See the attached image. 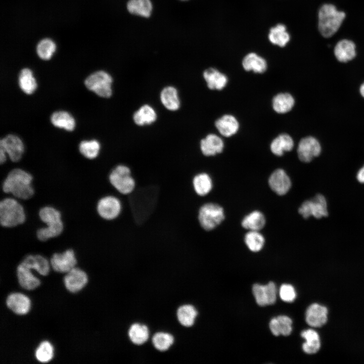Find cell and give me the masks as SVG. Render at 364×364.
Returning a JSON list of instances; mask_svg holds the SVG:
<instances>
[{"instance_id":"cell-13","label":"cell","mask_w":364,"mask_h":364,"mask_svg":"<svg viewBox=\"0 0 364 364\" xmlns=\"http://www.w3.org/2000/svg\"><path fill=\"white\" fill-rule=\"evenodd\" d=\"M277 288L273 282L266 285L254 284L252 288L257 303L261 306L273 304L277 299Z\"/></svg>"},{"instance_id":"cell-29","label":"cell","mask_w":364,"mask_h":364,"mask_svg":"<svg viewBox=\"0 0 364 364\" xmlns=\"http://www.w3.org/2000/svg\"><path fill=\"white\" fill-rule=\"evenodd\" d=\"M292 320L286 315H280L271 320L269 329L275 336L289 335L292 330Z\"/></svg>"},{"instance_id":"cell-17","label":"cell","mask_w":364,"mask_h":364,"mask_svg":"<svg viewBox=\"0 0 364 364\" xmlns=\"http://www.w3.org/2000/svg\"><path fill=\"white\" fill-rule=\"evenodd\" d=\"M224 143L218 135L210 133L202 139L200 143L202 153L205 156H214L222 152Z\"/></svg>"},{"instance_id":"cell-14","label":"cell","mask_w":364,"mask_h":364,"mask_svg":"<svg viewBox=\"0 0 364 364\" xmlns=\"http://www.w3.org/2000/svg\"><path fill=\"white\" fill-rule=\"evenodd\" d=\"M64 281L68 291L71 293H76L86 285L88 278L83 270L75 267L67 272Z\"/></svg>"},{"instance_id":"cell-32","label":"cell","mask_w":364,"mask_h":364,"mask_svg":"<svg viewBox=\"0 0 364 364\" xmlns=\"http://www.w3.org/2000/svg\"><path fill=\"white\" fill-rule=\"evenodd\" d=\"M192 185L195 193L199 196L207 195L212 188V181L206 173H200L193 178Z\"/></svg>"},{"instance_id":"cell-21","label":"cell","mask_w":364,"mask_h":364,"mask_svg":"<svg viewBox=\"0 0 364 364\" xmlns=\"http://www.w3.org/2000/svg\"><path fill=\"white\" fill-rule=\"evenodd\" d=\"M215 126L222 135L230 137L238 132L239 123L235 116L225 114L215 121Z\"/></svg>"},{"instance_id":"cell-33","label":"cell","mask_w":364,"mask_h":364,"mask_svg":"<svg viewBox=\"0 0 364 364\" xmlns=\"http://www.w3.org/2000/svg\"><path fill=\"white\" fill-rule=\"evenodd\" d=\"M18 84L20 89L26 94H32L36 90L37 83L30 69L23 68L20 71Z\"/></svg>"},{"instance_id":"cell-5","label":"cell","mask_w":364,"mask_h":364,"mask_svg":"<svg viewBox=\"0 0 364 364\" xmlns=\"http://www.w3.org/2000/svg\"><path fill=\"white\" fill-rule=\"evenodd\" d=\"M108 179L111 185L123 195L131 193L135 187V181L130 169L124 164L115 166L110 172Z\"/></svg>"},{"instance_id":"cell-41","label":"cell","mask_w":364,"mask_h":364,"mask_svg":"<svg viewBox=\"0 0 364 364\" xmlns=\"http://www.w3.org/2000/svg\"><path fill=\"white\" fill-rule=\"evenodd\" d=\"M244 240L248 248L253 252L260 251L264 244V238L258 231H250L245 235Z\"/></svg>"},{"instance_id":"cell-3","label":"cell","mask_w":364,"mask_h":364,"mask_svg":"<svg viewBox=\"0 0 364 364\" xmlns=\"http://www.w3.org/2000/svg\"><path fill=\"white\" fill-rule=\"evenodd\" d=\"M26 220L24 206L14 197H6L0 202V223L2 227L13 229L23 224Z\"/></svg>"},{"instance_id":"cell-36","label":"cell","mask_w":364,"mask_h":364,"mask_svg":"<svg viewBox=\"0 0 364 364\" xmlns=\"http://www.w3.org/2000/svg\"><path fill=\"white\" fill-rule=\"evenodd\" d=\"M265 224L264 215L258 211H254L246 215L242 221V226L249 231H259Z\"/></svg>"},{"instance_id":"cell-27","label":"cell","mask_w":364,"mask_h":364,"mask_svg":"<svg viewBox=\"0 0 364 364\" xmlns=\"http://www.w3.org/2000/svg\"><path fill=\"white\" fill-rule=\"evenodd\" d=\"M242 66L246 71H252L257 73H264L267 67L266 60L255 53H249L245 56Z\"/></svg>"},{"instance_id":"cell-40","label":"cell","mask_w":364,"mask_h":364,"mask_svg":"<svg viewBox=\"0 0 364 364\" xmlns=\"http://www.w3.org/2000/svg\"><path fill=\"white\" fill-rule=\"evenodd\" d=\"M152 340L155 348L160 351L167 350L174 342L172 335L162 332L155 333Z\"/></svg>"},{"instance_id":"cell-44","label":"cell","mask_w":364,"mask_h":364,"mask_svg":"<svg viewBox=\"0 0 364 364\" xmlns=\"http://www.w3.org/2000/svg\"><path fill=\"white\" fill-rule=\"evenodd\" d=\"M280 296L285 302H291L296 298V294L294 287L289 284H283L280 289Z\"/></svg>"},{"instance_id":"cell-34","label":"cell","mask_w":364,"mask_h":364,"mask_svg":"<svg viewBox=\"0 0 364 364\" xmlns=\"http://www.w3.org/2000/svg\"><path fill=\"white\" fill-rule=\"evenodd\" d=\"M268 37L271 43L280 47H285L290 39L286 27L283 24H278L271 28Z\"/></svg>"},{"instance_id":"cell-4","label":"cell","mask_w":364,"mask_h":364,"mask_svg":"<svg viewBox=\"0 0 364 364\" xmlns=\"http://www.w3.org/2000/svg\"><path fill=\"white\" fill-rule=\"evenodd\" d=\"M345 17V14L339 11L332 4H325L318 12V29L325 37L334 35L340 28Z\"/></svg>"},{"instance_id":"cell-7","label":"cell","mask_w":364,"mask_h":364,"mask_svg":"<svg viewBox=\"0 0 364 364\" xmlns=\"http://www.w3.org/2000/svg\"><path fill=\"white\" fill-rule=\"evenodd\" d=\"M224 219L223 208L219 205L208 203L199 209L198 220L201 226L205 231H211L217 226Z\"/></svg>"},{"instance_id":"cell-30","label":"cell","mask_w":364,"mask_h":364,"mask_svg":"<svg viewBox=\"0 0 364 364\" xmlns=\"http://www.w3.org/2000/svg\"><path fill=\"white\" fill-rule=\"evenodd\" d=\"M294 104L293 97L287 93H279L276 95L272 100L274 110L279 114H284L290 111Z\"/></svg>"},{"instance_id":"cell-2","label":"cell","mask_w":364,"mask_h":364,"mask_svg":"<svg viewBox=\"0 0 364 364\" xmlns=\"http://www.w3.org/2000/svg\"><path fill=\"white\" fill-rule=\"evenodd\" d=\"M40 220L46 224L36 231V238L41 242H46L60 236L65 230L61 211L51 205L41 207L38 211Z\"/></svg>"},{"instance_id":"cell-24","label":"cell","mask_w":364,"mask_h":364,"mask_svg":"<svg viewBox=\"0 0 364 364\" xmlns=\"http://www.w3.org/2000/svg\"><path fill=\"white\" fill-rule=\"evenodd\" d=\"M30 269H33L42 276H46L50 270L48 260L44 256L39 255H27L21 262Z\"/></svg>"},{"instance_id":"cell-31","label":"cell","mask_w":364,"mask_h":364,"mask_svg":"<svg viewBox=\"0 0 364 364\" xmlns=\"http://www.w3.org/2000/svg\"><path fill=\"white\" fill-rule=\"evenodd\" d=\"M51 122L55 127L63 128L67 131H72L75 126V121L73 116L65 111L54 112L51 116Z\"/></svg>"},{"instance_id":"cell-25","label":"cell","mask_w":364,"mask_h":364,"mask_svg":"<svg viewBox=\"0 0 364 364\" xmlns=\"http://www.w3.org/2000/svg\"><path fill=\"white\" fill-rule=\"evenodd\" d=\"M334 54L339 61L347 62L355 57V45L351 40H341L336 44L334 49Z\"/></svg>"},{"instance_id":"cell-26","label":"cell","mask_w":364,"mask_h":364,"mask_svg":"<svg viewBox=\"0 0 364 364\" xmlns=\"http://www.w3.org/2000/svg\"><path fill=\"white\" fill-rule=\"evenodd\" d=\"M151 0H128L126 9L131 14L144 18H149L153 11Z\"/></svg>"},{"instance_id":"cell-11","label":"cell","mask_w":364,"mask_h":364,"mask_svg":"<svg viewBox=\"0 0 364 364\" xmlns=\"http://www.w3.org/2000/svg\"><path fill=\"white\" fill-rule=\"evenodd\" d=\"M0 147L5 150L10 160L14 162L19 161L24 152L22 141L15 134H9L1 139Z\"/></svg>"},{"instance_id":"cell-42","label":"cell","mask_w":364,"mask_h":364,"mask_svg":"<svg viewBox=\"0 0 364 364\" xmlns=\"http://www.w3.org/2000/svg\"><path fill=\"white\" fill-rule=\"evenodd\" d=\"M56 49L55 42L49 38L42 39L38 43L36 52L38 57L43 60L50 59Z\"/></svg>"},{"instance_id":"cell-16","label":"cell","mask_w":364,"mask_h":364,"mask_svg":"<svg viewBox=\"0 0 364 364\" xmlns=\"http://www.w3.org/2000/svg\"><path fill=\"white\" fill-rule=\"evenodd\" d=\"M8 307L13 312L19 315L26 314L30 308L29 298L20 293H13L8 295L6 299Z\"/></svg>"},{"instance_id":"cell-20","label":"cell","mask_w":364,"mask_h":364,"mask_svg":"<svg viewBox=\"0 0 364 364\" xmlns=\"http://www.w3.org/2000/svg\"><path fill=\"white\" fill-rule=\"evenodd\" d=\"M160 100L162 105L169 111H177L180 107L178 90L173 86L164 87L160 93Z\"/></svg>"},{"instance_id":"cell-6","label":"cell","mask_w":364,"mask_h":364,"mask_svg":"<svg viewBox=\"0 0 364 364\" xmlns=\"http://www.w3.org/2000/svg\"><path fill=\"white\" fill-rule=\"evenodd\" d=\"M112 82L113 78L109 73L99 70L87 77L84 84L88 89L98 96L109 98L112 94Z\"/></svg>"},{"instance_id":"cell-46","label":"cell","mask_w":364,"mask_h":364,"mask_svg":"<svg viewBox=\"0 0 364 364\" xmlns=\"http://www.w3.org/2000/svg\"><path fill=\"white\" fill-rule=\"evenodd\" d=\"M7 153L5 150L1 147H0V163L1 164H4L7 160Z\"/></svg>"},{"instance_id":"cell-35","label":"cell","mask_w":364,"mask_h":364,"mask_svg":"<svg viewBox=\"0 0 364 364\" xmlns=\"http://www.w3.org/2000/svg\"><path fill=\"white\" fill-rule=\"evenodd\" d=\"M198 315V312L194 306L190 304H185L177 309L176 315L179 323L183 326H192Z\"/></svg>"},{"instance_id":"cell-48","label":"cell","mask_w":364,"mask_h":364,"mask_svg":"<svg viewBox=\"0 0 364 364\" xmlns=\"http://www.w3.org/2000/svg\"><path fill=\"white\" fill-rule=\"evenodd\" d=\"M180 1H188V0H180Z\"/></svg>"},{"instance_id":"cell-38","label":"cell","mask_w":364,"mask_h":364,"mask_svg":"<svg viewBox=\"0 0 364 364\" xmlns=\"http://www.w3.org/2000/svg\"><path fill=\"white\" fill-rule=\"evenodd\" d=\"M128 334L130 341L138 345L145 343L149 337L148 327L138 323L133 324L130 327Z\"/></svg>"},{"instance_id":"cell-1","label":"cell","mask_w":364,"mask_h":364,"mask_svg":"<svg viewBox=\"0 0 364 364\" xmlns=\"http://www.w3.org/2000/svg\"><path fill=\"white\" fill-rule=\"evenodd\" d=\"M33 179L32 174L28 171L20 168H14L5 177L2 185V191L17 199L28 200L35 195Z\"/></svg>"},{"instance_id":"cell-23","label":"cell","mask_w":364,"mask_h":364,"mask_svg":"<svg viewBox=\"0 0 364 364\" xmlns=\"http://www.w3.org/2000/svg\"><path fill=\"white\" fill-rule=\"evenodd\" d=\"M17 276L20 285L27 290H32L39 286V280L33 276L31 269L20 263L17 267Z\"/></svg>"},{"instance_id":"cell-12","label":"cell","mask_w":364,"mask_h":364,"mask_svg":"<svg viewBox=\"0 0 364 364\" xmlns=\"http://www.w3.org/2000/svg\"><path fill=\"white\" fill-rule=\"evenodd\" d=\"M321 152V147L318 141L312 136L302 139L298 144L297 154L300 161L309 162L318 156Z\"/></svg>"},{"instance_id":"cell-19","label":"cell","mask_w":364,"mask_h":364,"mask_svg":"<svg viewBox=\"0 0 364 364\" xmlns=\"http://www.w3.org/2000/svg\"><path fill=\"white\" fill-rule=\"evenodd\" d=\"M203 77L207 87L211 90H222L228 82L227 76L214 68L206 69L203 73Z\"/></svg>"},{"instance_id":"cell-22","label":"cell","mask_w":364,"mask_h":364,"mask_svg":"<svg viewBox=\"0 0 364 364\" xmlns=\"http://www.w3.org/2000/svg\"><path fill=\"white\" fill-rule=\"evenodd\" d=\"M132 118L136 125L143 126L155 122L157 119V114L152 106L144 104L134 112Z\"/></svg>"},{"instance_id":"cell-47","label":"cell","mask_w":364,"mask_h":364,"mask_svg":"<svg viewBox=\"0 0 364 364\" xmlns=\"http://www.w3.org/2000/svg\"><path fill=\"white\" fill-rule=\"evenodd\" d=\"M359 90L361 95L364 98V82L361 85Z\"/></svg>"},{"instance_id":"cell-8","label":"cell","mask_w":364,"mask_h":364,"mask_svg":"<svg viewBox=\"0 0 364 364\" xmlns=\"http://www.w3.org/2000/svg\"><path fill=\"white\" fill-rule=\"evenodd\" d=\"M96 209L98 215L107 221L117 218L121 213L122 204L120 200L113 195H106L100 198Z\"/></svg>"},{"instance_id":"cell-37","label":"cell","mask_w":364,"mask_h":364,"mask_svg":"<svg viewBox=\"0 0 364 364\" xmlns=\"http://www.w3.org/2000/svg\"><path fill=\"white\" fill-rule=\"evenodd\" d=\"M301 336L305 339L302 348L308 354L315 353L320 349L321 343L317 333L313 330L308 329L303 331Z\"/></svg>"},{"instance_id":"cell-9","label":"cell","mask_w":364,"mask_h":364,"mask_svg":"<svg viewBox=\"0 0 364 364\" xmlns=\"http://www.w3.org/2000/svg\"><path fill=\"white\" fill-rule=\"evenodd\" d=\"M299 213L304 218L313 216L321 218L328 215L327 201L322 194H317L313 199L304 201L298 209Z\"/></svg>"},{"instance_id":"cell-45","label":"cell","mask_w":364,"mask_h":364,"mask_svg":"<svg viewBox=\"0 0 364 364\" xmlns=\"http://www.w3.org/2000/svg\"><path fill=\"white\" fill-rule=\"evenodd\" d=\"M356 178L359 182L364 183V166L357 172Z\"/></svg>"},{"instance_id":"cell-18","label":"cell","mask_w":364,"mask_h":364,"mask_svg":"<svg viewBox=\"0 0 364 364\" xmlns=\"http://www.w3.org/2000/svg\"><path fill=\"white\" fill-rule=\"evenodd\" d=\"M327 313L328 310L326 307L317 303L312 304L306 311V323L311 327H321L327 321Z\"/></svg>"},{"instance_id":"cell-39","label":"cell","mask_w":364,"mask_h":364,"mask_svg":"<svg viewBox=\"0 0 364 364\" xmlns=\"http://www.w3.org/2000/svg\"><path fill=\"white\" fill-rule=\"evenodd\" d=\"M80 153L85 158L92 160L95 159L99 154L101 149L100 143L96 140L83 141L78 146Z\"/></svg>"},{"instance_id":"cell-43","label":"cell","mask_w":364,"mask_h":364,"mask_svg":"<svg viewBox=\"0 0 364 364\" xmlns=\"http://www.w3.org/2000/svg\"><path fill=\"white\" fill-rule=\"evenodd\" d=\"M54 355L53 347L48 341L41 342L35 352L36 359L41 362H47L51 360Z\"/></svg>"},{"instance_id":"cell-28","label":"cell","mask_w":364,"mask_h":364,"mask_svg":"<svg viewBox=\"0 0 364 364\" xmlns=\"http://www.w3.org/2000/svg\"><path fill=\"white\" fill-rule=\"evenodd\" d=\"M293 147V140L287 133L279 135L272 141L270 145L271 152L278 156H282L285 152L291 151Z\"/></svg>"},{"instance_id":"cell-10","label":"cell","mask_w":364,"mask_h":364,"mask_svg":"<svg viewBox=\"0 0 364 364\" xmlns=\"http://www.w3.org/2000/svg\"><path fill=\"white\" fill-rule=\"evenodd\" d=\"M77 259L74 251L68 249L62 253H54L50 264L53 269L59 272H67L75 267Z\"/></svg>"},{"instance_id":"cell-15","label":"cell","mask_w":364,"mask_h":364,"mask_svg":"<svg viewBox=\"0 0 364 364\" xmlns=\"http://www.w3.org/2000/svg\"><path fill=\"white\" fill-rule=\"evenodd\" d=\"M268 184L271 189L279 195L286 194L291 187L290 177L282 169H276L271 174Z\"/></svg>"}]
</instances>
